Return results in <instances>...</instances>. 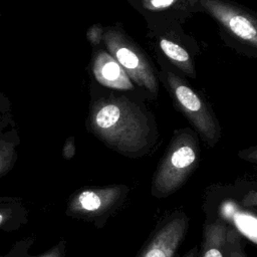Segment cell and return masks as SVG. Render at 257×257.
Returning <instances> with one entry per match:
<instances>
[{
	"label": "cell",
	"instance_id": "6da1fadb",
	"mask_svg": "<svg viewBox=\"0 0 257 257\" xmlns=\"http://www.w3.org/2000/svg\"><path fill=\"white\" fill-rule=\"evenodd\" d=\"M92 133L107 147L121 155L143 156L151 145V128L143 110L123 96L96 101L90 111Z\"/></svg>",
	"mask_w": 257,
	"mask_h": 257
},
{
	"label": "cell",
	"instance_id": "7a4b0ae2",
	"mask_svg": "<svg viewBox=\"0 0 257 257\" xmlns=\"http://www.w3.org/2000/svg\"><path fill=\"white\" fill-rule=\"evenodd\" d=\"M200 147L190 130L176 132L152 179L151 194L164 199L179 191L200 163Z\"/></svg>",
	"mask_w": 257,
	"mask_h": 257
},
{
	"label": "cell",
	"instance_id": "3957f363",
	"mask_svg": "<svg viewBox=\"0 0 257 257\" xmlns=\"http://www.w3.org/2000/svg\"><path fill=\"white\" fill-rule=\"evenodd\" d=\"M130 188L124 184L83 187L74 191L65 206V215L102 228L127 201Z\"/></svg>",
	"mask_w": 257,
	"mask_h": 257
},
{
	"label": "cell",
	"instance_id": "277c9868",
	"mask_svg": "<svg viewBox=\"0 0 257 257\" xmlns=\"http://www.w3.org/2000/svg\"><path fill=\"white\" fill-rule=\"evenodd\" d=\"M167 79L178 106L202 135L206 143L214 147L220 138V126L210 108L178 75L169 71Z\"/></svg>",
	"mask_w": 257,
	"mask_h": 257
},
{
	"label": "cell",
	"instance_id": "5b68a950",
	"mask_svg": "<svg viewBox=\"0 0 257 257\" xmlns=\"http://www.w3.org/2000/svg\"><path fill=\"white\" fill-rule=\"evenodd\" d=\"M102 40L110 55L124 69L128 77L138 85L157 94V78L145 55L117 29H107L103 32Z\"/></svg>",
	"mask_w": 257,
	"mask_h": 257
},
{
	"label": "cell",
	"instance_id": "8992f818",
	"mask_svg": "<svg viewBox=\"0 0 257 257\" xmlns=\"http://www.w3.org/2000/svg\"><path fill=\"white\" fill-rule=\"evenodd\" d=\"M189 225L190 218L184 210L167 213L136 257H176L188 234Z\"/></svg>",
	"mask_w": 257,
	"mask_h": 257
},
{
	"label": "cell",
	"instance_id": "52a82bcc",
	"mask_svg": "<svg viewBox=\"0 0 257 257\" xmlns=\"http://www.w3.org/2000/svg\"><path fill=\"white\" fill-rule=\"evenodd\" d=\"M201 5L232 35L257 46L256 21L250 14L222 0H201Z\"/></svg>",
	"mask_w": 257,
	"mask_h": 257
},
{
	"label": "cell",
	"instance_id": "ba28073f",
	"mask_svg": "<svg viewBox=\"0 0 257 257\" xmlns=\"http://www.w3.org/2000/svg\"><path fill=\"white\" fill-rule=\"evenodd\" d=\"M92 72L96 80L104 86L121 90L134 87L124 69L105 51H97L95 53L92 60Z\"/></svg>",
	"mask_w": 257,
	"mask_h": 257
},
{
	"label": "cell",
	"instance_id": "9c48e42d",
	"mask_svg": "<svg viewBox=\"0 0 257 257\" xmlns=\"http://www.w3.org/2000/svg\"><path fill=\"white\" fill-rule=\"evenodd\" d=\"M228 224L217 216L206 214L196 257H223Z\"/></svg>",
	"mask_w": 257,
	"mask_h": 257
},
{
	"label": "cell",
	"instance_id": "30bf717a",
	"mask_svg": "<svg viewBox=\"0 0 257 257\" xmlns=\"http://www.w3.org/2000/svg\"><path fill=\"white\" fill-rule=\"evenodd\" d=\"M29 211L17 197L0 196V232H13L28 223Z\"/></svg>",
	"mask_w": 257,
	"mask_h": 257
},
{
	"label": "cell",
	"instance_id": "8fae6325",
	"mask_svg": "<svg viewBox=\"0 0 257 257\" xmlns=\"http://www.w3.org/2000/svg\"><path fill=\"white\" fill-rule=\"evenodd\" d=\"M34 242L35 238L33 236L23 237L18 240L6 254L0 255V257H67V247L64 239H60L56 244L40 254L31 255L29 251Z\"/></svg>",
	"mask_w": 257,
	"mask_h": 257
},
{
	"label": "cell",
	"instance_id": "7c38bea8",
	"mask_svg": "<svg viewBox=\"0 0 257 257\" xmlns=\"http://www.w3.org/2000/svg\"><path fill=\"white\" fill-rule=\"evenodd\" d=\"M19 145V138L15 132L1 133L0 130V178L7 175L17 161L16 147Z\"/></svg>",
	"mask_w": 257,
	"mask_h": 257
},
{
	"label": "cell",
	"instance_id": "4fadbf2b",
	"mask_svg": "<svg viewBox=\"0 0 257 257\" xmlns=\"http://www.w3.org/2000/svg\"><path fill=\"white\" fill-rule=\"evenodd\" d=\"M160 47L165 55L181 70H183L186 74L190 76L195 75L194 65L192 59L186 49H184L181 45L174 42L169 38H161L160 39Z\"/></svg>",
	"mask_w": 257,
	"mask_h": 257
},
{
	"label": "cell",
	"instance_id": "5bb4252c",
	"mask_svg": "<svg viewBox=\"0 0 257 257\" xmlns=\"http://www.w3.org/2000/svg\"><path fill=\"white\" fill-rule=\"evenodd\" d=\"M246 241L247 240L236 229L228 225L225 235L223 257H248L245 252Z\"/></svg>",
	"mask_w": 257,
	"mask_h": 257
},
{
	"label": "cell",
	"instance_id": "9a60e30c",
	"mask_svg": "<svg viewBox=\"0 0 257 257\" xmlns=\"http://www.w3.org/2000/svg\"><path fill=\"white\" fill-rule=\"evenodd\" d=\"M179 2L180 0H143L145 8L152 11H164L175 6Z\"/></svg>",
	"mask_w": 257,
	"mask_h": 257
},
{
	"label": "cell",
	"instance_id": "2e32d148",
	"mask_svg": "<svg viewBox=\"0 0 257 257\" xmlns=\"http://www.w3.org/2000/svg\"><path fill=\"white\" fill-rule=\"evenodd\" d=\"M103 32L104 31L100 25L97 24V25L91 26L90 28H88L87 34H86L88 41L93 45L99 44L103 38Z\"/></svg>",
	"mask_w": 257,
	"mask_h": 257
},
{
	"label": "cell",
	"instance_id": "e0dca14e",
	"mask_svg": "<svg viewBox=\"0 0 257 257\" xmlns=\"http://www.w3.org/2000/svg\"><path fill=\"white\" fill-rule=\"evenodd\" d=\"M75 154V145H74V138L70 137L65 141V144L62 148V157L65 160H70L74 157Z\"/></svg>",
	"mask_w": 257,
	"mask_h": 257
},
{
	"label": "cell",
	"instance_id": "ac0fdd59",
	"mask_svg": "<svg viewBox=\"0 0 257 257\" xmlns=\"http://www.w3.org/2000/svg\"><path fill=\"white\" fill-rule=\"evenodd\" d=\"M10 109V104L9 101L7 99V97L0 92V124L6 125L5 121H4V117L5 116H10V115H6V113H8Z\"/></svg>",
	"mask_w": 257,
	"mask_h": 257
},
{
	"label": "cell",
	"instance_id": "d6986e66",
	"mask_svg": "<svg viewBox=\"0 0 257 257\" xmlns=\"http://www.w3.org/2000/svg\"><path fill=\"white\" fill-rule=\"evenodd\" d=\"M239 156L240 158L246 160V161H249V162H252V163H256V150L254 149L252 151V153L250 154V150H245V151H242L239 153Z\"/></svg>",
	"mask_w": 257,
	"mask_h": 257
},
{
	"label": "cell",
	"instance_id": "ffe728a7",
	"mask_svg": "<svg viewBox=\"0 0 257 257\" xmlns=\"http://www.w3.org/2000/svg\"><path fill=\"white\" fill-rule=\"evenodd\" d=\"M197 252H198V245H194L193 247H191L183 256L181 257H196L197 256Z\"/></svg>",
	"mask_w": 257,
	"mask_h": 257
}]
</instances>
